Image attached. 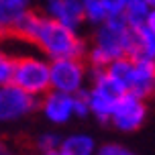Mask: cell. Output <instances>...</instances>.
<instances>
[{"instance_id": "1", "label": "cell", "mask_w": 155, "mask_h": 155, "mask_svg": "<svg viewBox=\"0 0 155 155\" xmlns=\"http://www.w3.org/2000/svg\"><path fill=\"white\" fill-rule=\"evenodd\" d=\"M8 33L27 41L31 47H37L41 53L49 59H59V57H82L86 59V45L78 37V31L57 23L41 12L27 10Z\"/></svg>"}, {"instance_id": "2", "label": "cell", "mask_w": 155, "mask_h": 155, "mask_svg": "<svg viewBox=\"0 0 155 155\" xmlns=\"http://www.w3.org/2000/svg\"><path fill=\"white\" fill-rule=\"evenodd\" d=\"M94 33L92 45L86 51V63L90 68H106L112 59L127 55L131 27L124 21L123 15L106 16Z\"/></svg>"}, {"instance_id": "3", "label": "cell", "mask_w": 155, "mask_h": 155, "mask_svg": "<svg viewBox=\"0 0 155 155\" xmlns=\"http://www.w3.org/2000/svg\"><path fill=\"white\" fill-rule=\"evenodd\" d=\"M10 84L18 86L31 96L41 98L43 94L51 90L49 82V59L39 57L33 53L15 55V68H12V80Z\"/></svg>"}, {"instance_id": "4", "label": "cell", "mask_w": 155, "mask_h": 155, "mask_svg": "<svg viewBox=\"0 0 155 155\" xmlns=\"http://www.w3.org/2000/svg\"><path fill=\"white\" fill-rule=\"evenodd\" d=\"M88 76L92 80V86L88 88V108H90V114H94L96 120H100V123H108L114 102L127 90L123 88L120 82H116L112 76H108L104 68L102 70L92 68Z\"/></svg>"}, {"instance_id": "5", "label": "cell", "mask_w": 155, "mask_h": 155, "mask_svg": "<svg viewBox=\"0 0 155 155\" xmlns=\"http://www.w3.org/2000/svg\"><path fill=\"white\" fill-rule=\"evenodd\" d=\"M88 63L82 57H59L49 59V82L51 90L63 94H76L86 88Z\"/></svg>"}, {"instance_id": "6", "label": "cell", "mask_w": 155, "mask_h": 155, "mask_svg": "<svg viewBox=\"0 0 155 155\" xmlns=\"http://www.w3.org/2000/svg\"><path fill=\"white\" fill-rule=\"evenodd\" d=\"M147 118V104L143 98L135 96L133 92H124L112 106L108 123L123 133L137 131Z\"/></svg>"}, {"instance_id": "7", "label": "cell", "mask_w": 155, "mask_h": 155, "mask_svg": "<svg viewBox=\"0 0 155 155\" xmlns=\"http://www.w3.org/2000/svg\"><path fill=\"white\" fill-rule=\"evenodd\" d=\"M39 106L37 96H31L15 84L0 86V120L12 123L31 114Z\"/></svg>"}, {"instance_id": "8", "label": "cell", "mask_w": 155, "mask_h": 155, "mask_svg": "<svg viewBox=\"0 0 155 155\" xmlns=\"http://www.w3.org/2000/svg\"><path fill=\"white\" fill-rule=\"evenodd\" d=\"M39 108L45 114V118L53 124H65L74 118V94H63L49 90L41 96Z\"/></svg>"}, {"instance_id": "9", "label": "cell", "mask_w": 155, "mask_h": 155, "mask_svg": "<svg viewBox=\"0 0 155 155\" xmlns=\"http://www.w3.org/2000/svg\"><path fill=\"white\" fill-rule=\"evenodd\" d=\"M43 15L70 27L74 31H78L80 25L84 23L82 0H45L43 2Z\"/></svg>"}, {"instance_id": "10", "label": "cell", "mask_w": 155, "mask_h": 155, "mask_svg": "<svg viewBox=\"0 0 155 155\" xmlns=\"http://www.w3.org/2000/svg\"><path fill=\"white\" fill-rule=\"evenodd\" d=\"M147 100L155 94V59H133V76L129 90Z\"/></svg>"}, {"instance_id": "11", "label": "cell", "mask_w": 155, "mask_h": 155, "mask_svg": "<svg viewBox=\"0 0 155 155\" xmlns=\"http://www.w3.org/2000/svg\"><path fill=\"white\" fill-rule=\"evenodd\" d=\"M127 57H131V59H155V33L149 27H145V25L131 27Z\"/></svg>"}, {"instance_id": "12", "label": "cell", "mask_w": 155, "mask_h": 155, "mask_svg": "<svg viewBox=\"0 0 155 155\" xmlns=\"http://www.w3.org/2000/svg\"><path fill=\"white\" fill-rule=\"evenodd\" d=\"M96 141L90 135H70L59 143V155H96Z\"/></svg>"}, {"instance_id": "13", "label": "cell", "mask_w": 155, "mask_h": 155, "mask_svg": "<svg viewBox=\"0 0 155 155\" xmlns=\"http://www.w3.org/2000/svg\"><path fill=\"white\" fill-rule=\"evenodd\" d=\"M29 10V0H0V25L10 31L12 25Z\"/></svg>"}, {"instance_id": "14", "label": "cell", "mask_w": 155, "mask_h": 155, "mask_svg": "<svg viewBox=\"0 0 155 155\" xmlns=\"http://www.w3.org/2000/svg\"><path fill=\"white\" fill-rule=\"evenodd\" d=\"M104 70H106V74H108V76L114 78L116 82H120L124 90H129L131 76H133V59H131V57H127V55L116 57V59H112V61H110Z\"/></svg>"}, {"instance_id": "15", "label": "cell", "mask_w": 155, "mask_h": 155, "mask_svg": "<svg viewBox=\"0 0 155 155\" xmlns=\"http://www.w3.org/2000/svg\"><path fill=\"white\" fill-rule=\"evenodd\" d=\"M149 8L151 6L145 0H129L123 10V16H124V21L129 23V27H141V25H145Z\"/></svg>"}, {"instance_id": "16", "label": "cell", "mask_w": 155, "mask_h": 155, "mask_svg": "<svg viewBox=\"0 0 155 155\" xmlns=\"http://www.w3.org/2000/svg\"><path fill=\"white\" fill-rule=\"evenodd\" d=\"M82 10H84V21L92 25H100L108 16L100 0H82Z\"/></svg>"}, {"instance_id": "17", "label": "cell", "mask_w": 155, "mask_h": 155, "mask_svg": "<svg viewBox=\"0 0 155 155\" xmlns=\"http://www.w3.org/2000/svg\"><path fill=\"white\" fill-rule=\"evenodd\" d=\"M12 68H15V57L0 45V86L10 84V80H12Z\"/></svg>"}, {"instance_id": "18", "label": "cell", "mask_w": 155, "mask_h": 155, "mask_svg": "<svg viewBox=\"0 0 155 155\" xmlns=\"http://www.w3.org/2000/svg\"><path fill=\"white\" fill-rule=\"evenodd\" d=\"M61 143V137L55 135V133H43L37 139V149L41 153H47V151H55Z\"/></svg>"}, {"instance_id": "19", "label": "cell", "mask_w": 155, "mask_h": 155, "mask_svg": "<svg viewBox=\"0 0 155 155\" xmlns=\"http://www.w3.org/2000/svg\"><path fill=\"white\" fill-rule=\"evenodd\" d=\"M90 108H88V90L82 88L80 92L74 94V116H88Z\"/></svg>"}, {"instance_id": "20", "label": "cell", "mask_w": 155, "mask_h": 155, "mask_svg": "<svg viewBox=\"0 0 155 155\" xmlns=\"http://www.w3.org/2000/svg\"><path fill=\"white\" fill-rule=\"evenodd\" d=\"M96 155H137L129 151L127 147L123 145H116V143H106V145H102V147L96 149Z\"/></svg>"}, {"instance_id": "21", "label": "cell", "mask_w": 155, "mask_h": 155, "mask_svg": "<svg viewBox=\"0 0 155 155\" xmlns=\"http://www.w3.org/2000/svg\"><path fill=\"white\" fill-rule=\"evenodd\" d=\"M100 2L104 6V10H106V15L112 16V15H123V10L129 0H100Z\"/></svg>"}, {"instance_id": "22", "label": "cell", "mask_w": 155, "mask_h": 155, "mask_svg": "<svg viewBox=\"0 0 155 155\" xmlns=\"http://www.w3.org/2000/svg\"><path fill=\"white\" fill-rule=\"evenodd\" d=\"M145 27H149L151 31L155 33V6L149 8V12H147V18H145Z\"/></svg>"}, {"instance_id": "23", "label": "cell", "mask_w": 155, "mask_h": 155, "mask_svg": "<svg viewBox=\"0 0 155 155\" xmlns=\"http://www.w3.org/2000/svg\"><path fill=\"white\" fill-rule=\"evenodd\" d=\"M0 155H10V153L6 151V147H4V145H0Z\"/></svg>"}, {"instance_id": "24", "label": "cell", "mask_w": 155, "mask_h": 155, "mask_svg": "<svg viewBox=\"0 0 155 155\" xmlns=\"http://www.w3.org/2000/svg\"><path fill=\"white\" fill-rule=\"evenodd\" d=\"M41 155H59V151L55 149V151H47V153H41Z\"/></svg>"}, {"instance_id": "25", "label": "cell", "mask_w": 155, "mask_h": 155, "mask_svg": "<svg viewBox=\"0 0 155 155\" xmlns=\"http://www.w3.org/2000/svg\"><path fill=\"white\" fill-rule=\"evenodd\" d=\"M4 33H6V29H4V27H2V25H0V39L4 37Z\"/></svg>"}, {"instance_id": "26", "label": "cell", "mask_w": 155, "mask_h": 155, "mask_svg": "<svg viewBox=\"0 0 155 155\" xmlns=\"http://www.w3.org/2000/svg\"><path fill=\"white\" fill-rule=\"evenodd\" d=\"M145 2H147L149 6H155V0H145Z\"/></svg>"}]
</instances>
